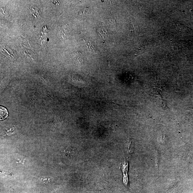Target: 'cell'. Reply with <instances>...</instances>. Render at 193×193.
<instances>
[{"label":"cell","mask_w":193,"mask_h":193,"mask_svg":"<svg viewBox=\"0 0 193 193\" xmlns=\"http://www.w3.org/2000/svg\"><path fill=\"white\" fill-rule=\"evenodd\" d=\"M50 179L48 178H42V181L43 183H48L49 180Z\"/></svg>","instance_id":"obj_8"},{"label":"cell","mask_w":193,"mask_h":193,"mask_svg":"<svg viewBox=\"0 0 193 193\" xmlns=\"http://www.w3.org/2000/svg\"><path fill=\"white\" fill-rule=\"evenodd\" d=\"M88 46L89 48L90 49V50H92V51L93 52H95V50H94V47H93V46H91V45H90V44H88Z\"/></svg>","instance_id":"obj_9"},{"label":"cell","mask_w":193,"mask_h":193,"mask_svg":"<svg viewBox=\"0 0 193 193\" xmlns=\"http://www.w3.org/2000/svg\"><path fill=\"white\" fill-rule=\"evenodd\" d=\"M98 34L99 38H101L103 42H105L108 41L109 36L107 32L104 29H101L98 30Z\"/></svg>","instance_id":"obj_2"},{"label":"cell","mask_w":193,"mask_h":193,"mask_svg":"<svg viewBox=\"0 0 193 193\" xmlns=\"http://www.w3.org/2000/svg\"><path fill=\"white\" fill-rule=\"evenodd\" d=\"M57 190H55L53 191L52 192V193H56L57 192Z\"/></svg>","instance_id":"obj_11"},{"label":"cell","mask_w":193,"mask_h":193,"mask_svg":"<svg viewBox=\"0 0 193 193\" xmlns=\"http://www.w3.org/2000/svg\"><path fill=\"white\" fill-rule=\"evenodd\" d=\"M74 56L75 58H76L78 61L82 63H83V59L85 58H84L83 56L79 52H76L75 53Z\"/></svg>","instance_id":"obj_5"},{"label":"cell","mask_w":193,"mask_h":193,"mask_svg":"<svg viewBox=\"0 0 193 193\" xmlns=\"http://www.w3.org/2000/svg\"><path fill=\"white\" fill-rule=\"evenodd\" d=\"M36 9H37V7H32L30 9V10H31V13L32 14V17H33L36 18L37 17H39V12L38 13H36V12H37L38 11H39V10H38V9L37 10H36Z\"/></svg>","instance_id":"obj_4"},{"label":"cell","mask_w":193,"mask_h":193,"mask_svg":"<svg viewBox=\"0 0 193 193\" xmlns=\"http://www.w3.org/2000/svg\"><path fill=\"white\" fill-rule=\"evenodd\" d=\"M107 24L111 28L114 29L116 26L115 20L113 18H110L107 20Z\"/></svg>","instance_id":"obj_3"},{"label":"cell","mask_w":193,"mask_h":193,"mask_svg":"<svg viewBox=\"0 0 193 193\" xmlns=\"http://www.w3.org/2000/svg\"><path fill=\"white\" fill-rule=\"evenodd\" d=\"M128 162H124L122 164L121 169L123 173V183L125 187H128L129 186V182L128 174Z\"/></svg>","instance_id":"obj_1"},{"label":"cell","mask_w":193,"mask_h":193,"mask_svg":"<svg viewBox=\"0 0 193 193\" xmlns=\"http://www.w3.org/2000/svg\"><path fill=\"white\" fill-rule=\"evenodd\" d=\"M7 111V110L5 108H3V107L1 108V119H5L6 117H7L8 115V112H5L6 111Z\"/></svg>","instance_id":"obj_6"},{"label":"cell","mask_w":193,"mask_h":193,"mask_svg":"<svg viewBox=\"0 0 193 193\" xmlns=\"http://www.w3.org/2000/svg\"><path fill=\"white\" fill-rule=\"evenodd\" d=\"M89 11L88 8H86L83 10L81 12V14H85L88 13Z\"/></svg>","instance_id":"obj_7"},{"label":"cell","mask_w":193,"mask_h":193,"mask_svg":"<svg viewBox=\"0 0 193 193\" xmlns=\"http://www.w3.org/2000/svg\"><path fill=\"white\" fill-rule=\"evenodd\" d=\"M190 13L191 14H192L193 15V7H192V8H191L190 10Z\"/></svg>","instance_id":"obj_10"}]
</instances>
